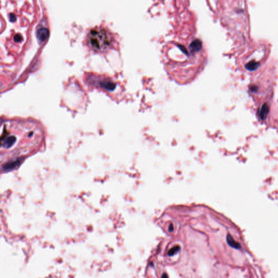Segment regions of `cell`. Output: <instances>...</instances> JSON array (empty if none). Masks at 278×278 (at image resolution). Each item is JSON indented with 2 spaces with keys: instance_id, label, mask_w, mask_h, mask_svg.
I'll list each match as a JSON object with an SVG mask.
<instances>
[{
  "instance_id": "8992f818",
  "label": "cell",
  "mask_w": 278,
  "mask_h": 278,
  "mask_svg": "<svg viewBox=\"0 0 278 278\" xmlns=\"http://www.w3.org/2000/svg\"><path fill=\"white\" fill-rule=\"evenodd\" d=\"M226 241H227V242L232 247L234 248H236V249H238V248H240V245L239 243H237V242H236L234 240V239L230 235L228 234L227 235V237H226Z\"/></svg>"
},
{
  "instance_id": "7a4b0ae2",
  "label": "cell",
  "mask_w": 278,
  "mask_h": 278,
  "mask_svg": "<svg viewBox=\"0 0 278 278\" xmlns=\"http://www.w3.org/2000/svg\"><path fill=\"white\" fill-rule=\"evenodd\" d=\"M90 47L96 52H103L110 45V40L106 31L103 29H92L88 37Z\"/></svg>"
},
{
  "instance_id": "6da1fadb",
  "label": "cell",
  "mask_w": 278,
  "mask_h": 278,
  "mask_svg": "<svg viewBox=\"0 0 278 278\" xmlns=\"http://www.w3.org/2000/svg\"><path fill=\"white\" fill-rule=\"evenodd\" d=\"M1 135V148H14L20 143H41L43 133L35 123L27 121H10L4 123Z\"/></svg>"
},
{
  "instance_id": "3957f363",
  "label": "cell",
  "mask_w": 278,
  "mask_h": 278,
  "mask_svg": "<svg viewBox=\"0 0 278 278\" xmlns=\"http://www.w3.org/2000/svg\"><path fill=\"white\" fill-rule=\"evenodd\" d=\"M22 160V158H18L8 161L3 166V167H2L3 171H4L5 172H8L10 171L14 170L15 168L19 166V165L21 163Z\"/></svg>"
},
{
  "instance_id": "277c9868",
  "label": "cell",
  "mask_w": 278,
  "mask_h": 278,
  "mask_svg": "<svg viewBox=\"0 0 278 278\" xmlns=\"http://www.w3.org/2000/svg\"><path fill=\"white\" fill-rule=\"evenodd\" d=\"M49 36V31L46 28H41L37 32V37L41 41H44Z\"/></svg>"
},
{
  "instance_id": "8fae6325",
  "label": "cell",
  "mask_w": 278,
  "mask_h": 278,
  "mask_svg": "<svg viewBox=\"0 0 278 278\" xmlns=\"http://www.w3.org/2000/svg\"><path fill=\"white\" fill-rule=\"evenodd\" d=\"M10 21H12V22H14L16 20V16L14 14H10Z\"/></svg>"
},
{
  "instance_id": "4fadbf2b",
  "label": "cell",
  "mask_w": 278,
  "mask_h": 278,
  "mask_svg": "<svg viewBox=\"0 0 278 278\" xmlns=\"http://www.w3.org/2000/svg\"><path fill=\"white\" fill-rule=\"evenodd\" d=\"M167 277V275H162V277Z\"/></svg>"
},
{
  "instance_id": "ba28073f",
  "label": "cell",
  "mask_w": 278,
  "mask_h": 278,
  "mask_svg": "<svg viewBox=\"0 0 278 278\" xmlns=\"http://www.w3.org/2000/svg\"><path fill=\"white\" fill-rule=\"evenodd\" d=\"M268 111V107L265 104L264 105V106L262 107V108H261V113H260V116L262 118H265V116L267 115Z\"/></svg>"
},
{
  "instance_id": "52a82bcc",
  "label": "cell",
  "mask_w": 278,
  "mask_h": 278,
  "mask_svg": "<svg viewBox=\"0 0 278 278\" xmlns=\"http://www.w3.org/2000/svg\"><path fill=\"white\" fill-rule=\"evenodd\" d=\"M259 65V64L256 63V61H250L246 65L245 67L249 70H254Z\"/></svg>"
},
{
  "instance_id": "5b68a950",
  "label": "cell",
  "mask_w": 278,
  "mask_h": 278,
  "mask_svg": "<svg viewBox=\"0 0 278 278\" xmlns=\"http://www.w3.org/2000/svg\"><path fill=\"white\" fill-rule=\"evenodd\" d=\"M190 49L194 53L199 52L202 48V43L199 39H196L193 41L189 46Z\"/></svg>"
},
{
  "instance_id": "7c38bea8",
  "label": "cell",
  "mask_w": 278,
  "mask_h": 278,
  "mask_svg": "<svg viewBox=\"0 0 278 278\" xmlns=\"http://www.w3.org/2000/svg\"><path fill=\"white\" fill-rule=\"evenodd\" d=\"M173 229H174V227H173V224H170V226H169V231H173Z\"/></svg>"
},
{
  "instance_id": "9c48e42d",
  "label": "cell",
  "mask_w": 278,
  "mask_h": 278,
  "mask_svg": "<svg viewBox=\"0 0 278 278\" xmlns=\"http://www.w3.org/2000/svg\"><path fill=\"white\" fill-rule=\"evenodd\" d=\"M179 250H180V247H179V245L175 246L174 247H173L172 248H171V249L169 251L168 255H169V256H172V255H175V254H176L178 251H179Z\"/></svg>"
},
{
  "instance_id": "30bf717a",
  "label": "cell",
  "mask_w": 278,
  "mask_h": 278,
  "mask_svg": "<svg viewBox=\"0 0 278 278\" xmlns=\"http://www.w3.org/2000/svg\"><path fill=\"white\" fill-rule=\"evenodd\" d=\"M14 40L15 41L17 42V43H20L22 41V36L20 35V34H16L14 36Z\"/></svg>"
}]
</instances>
